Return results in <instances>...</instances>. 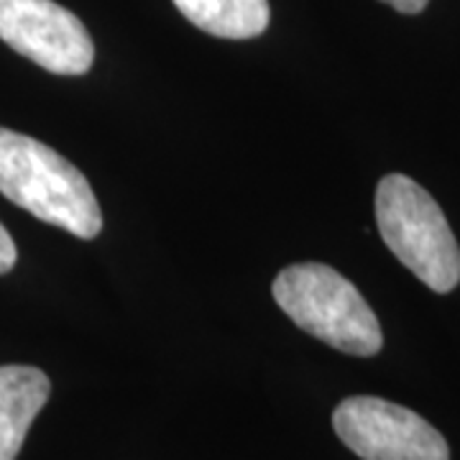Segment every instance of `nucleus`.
<instances>
[{
  "label": "nucleus",
  "mask_w": 460,
  "mask_h": 460,
  "mask_svg": "<svg viewBox=\"0 0 460 460\" xmlns=\"http://www.w3.org/2000/svg\"><path fill=\"white\" fill-rule=\"evenodd\" d=\"M18 261V251L16 243H13V238H11V233L5 230V226L0 223V277L3 274H8Z\"/></svg>",
  "instance_id": "obj_8"
},
{
  "label": "nucleus",
  "mask_w": 460,
  "mask_h": 460,
  "mask_svg": "<svg viewBox=\"0 0 460 460\" xmlns=\"http://www.w3.org/2000/svg\"><path fill=\"white\" fill-rule=\"evenodd\" d=\"M376 223L389 251L432 292L447 295L458 287V241L425 187L386 174L376 187Z\"/></svg>",
  "instance_id": "obj_3"
},
{
  "label": "nucleus",
  "mask_w": 460,
  "mask_h": 460,
  "mask_svg": "<svg viewBox=\"0 0 460 460\" xmlns=\"http://www.w3.org/2000/svg\"><path fill=\"white\" fill-rule=\"evenodd\" d=\"M51 384L41 368L0 366V460H16L36 414L49 402Z\"/></svg>",
  "instance_id": "obj_6"
},
{
  "label": "nucleus",
  "mask_w": 460,
  "mask_h": 460,
  "mask_svg": "<svg viewBox=\"0 0 460 460\" xmlns=\"http://www.w3.org/2000/svg\"><path fill=\"white\" fill-rule=\"evenodd\" d=\"M0 195L33 217L93 241L102 230L90 181L59 151L0 126Z\"/></svg>",
  "instance_id": "obj_1"
},
{
  "label": "nucleus",
  "mask_w": 460,
  "mask_h": 460,
  "mask_svg": "<svg viewBox=\"0 0 460 460\" xmlns=\"http://www.w3.org/2000/svg\"><path fill=\"white\" fill-rule=\"evenodd\" d=\"M332 428L361 460H450L445 438L428 420L378 396L343 399Z\"/></svg>",
  "instance_id": "obj_4"
},
{
  "label": "nucleus",
  "mask_w": 460,
  "mask_h": 460,
  "mask_svg": "<svg viewBox=\"0 0 460 460\" xmlns=\"http://www.w3.org/2000/svg\"><path fill=\"white\" fill-rule=\"evenodd\" d=\"M180 13L217 39H253L269 26V0H174Z\"/></svg>",
  "instance_id": "obj_7"
},
{
  "label": "nucleus",
  "mask_w": 460,
  "mask_h": 460,
  "mask_svg": "<svg viewBox=\"0 0 460 460\" xmlns=\"http://www.w3.org/2000/svg\"><path fill=\"white\" fill-rule=\"evenodd\" d=\"M274 299L296 328L348 356H376L381 325L363 295L325 263H295L274 279Z\"/></svg>",
  "instance_id": "obj_2"
},
{
  "label": "nucleus",
  "mask_w": 460,
  "mask_h": 460,
  "mask_svg": "<svg viewBox=\"0 0 460 460\" xmlns=\"http://www.w3.org/2000/svg\"><path fill=\"white\" fill-rule=\"evenodd\" d=\"M381 3L392 5L399 13H410V16H414V13H422V11L428 8L429 0H381Z\"/></svg>",
  "instance_id": "obj_9"
},
{
  "label": "nucleus",
  "mask_w": 460,
  "mask_h": 460,
  "mask_svg": "<svg viewBox=\"0 0 460 460\" xmlns=\"http://www.w3.org/2000/svg\"><path fill=\"white\" fill-rule=\"evenodd\" d=\"M0 39L54 75H84L95 62L84 23L54 0H0Z\"/></svg>",
  "instance_id": "obj_5"
}]
</instances>
